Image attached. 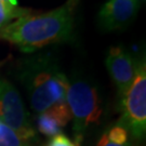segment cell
<instances>
[{"label": "cell", "instance_id": "30bf717a", "mask_svg": "<svg viewBox=\"0 0 146 146\" xmlns=\"http://www.w3.org/2000/svg\"><path fill=\"white\" fill-rule=\"evenodd\" d=\"M0 146H31V144L22 140L12 129L0 121Z\"/></svg>", "mask_w": 146, "mask_h": 146}, {"label": "cell", "instance_id": "8992f818", "mask_svg": "<svg viewBox=\"0 0 146 146\" xmlns=\"http://www.w3.org/2000/svg\"><path fill=\"white\" fill-rule=\"evenodd\" d=\"M140 0H108L98 14V26L104 33L121 31L135 19Z\"/></svg>", "mask_w": 146, "mask_h": 146}, {"label": "cell", "instance_id": "277c9868", "mask_svg": "<svg viewBox=\"0 0 146 146\" xmlns=\"http://www.w3.org/2000/svg\"><path fill=\"white\" fill-rule=\"evenodd\" d=\"M121 117L118 123L123 125L136 142L144 140L146 132V64L140 58L135 63V76L129 90L120 100Z\"/></svg>", "mask_w": 146, "mask_h": 146}, {"label": "cell", "instance_id": "7a4b0ae2", "mask_svg": "<svg viewBox=\"0 0 146 146\" xmlns=\"http://www.w3.org/2000/svg\"><path fill=\"white\" fill-rule=\"evenodd\" d=\"M77 0L42 14L23 15L0 29V39L31 54L42 48L75 41V7Z\"/></svg>", "mask_w": 146, "mask_h": 146}, {"label": "cell", "instance_id": "4fadbf2b", "mask_svg": "<svg viewBox=\"0 0 146 146\" xmlns=\"http://www.w3.org/2000/svg\"><path fill=\"white\" fill-rule=\"evenodd\" d=\"M96 146H132V144H131V142H128V143L122 144V145L115 144V143H113V142H110V140H108L106 133H103L102 136L100 137V140H99V142H98V145Z\"/></svg>", "mask_w": 146, "mask_h": 146}, {"label": "cell", "instance_id": "7c38bea8", "mask_svg": "<svg viewBox=\"0 0 146 146\" xmlns=\"http://www.w3.org/2000/svg\"><path fill=\"white\" fill-rule=\"evenodd\" d=\"M47 146H77L69 137H67L64 134H58V135L52 137V140L49 142Z\"/></svg>", "mask_w": 146, "mask_h": 146}, {"label": "cell", "instance_id": "ba28073f", "mask_svg": "<svg viewBox=\"0 0 146 146\" xmlns=\"http://www.w3.org/2000/svg\"><path fill=\"white\" fill-rule=\"evenodd\" d=\"M36 125L37 130L42 135L48 136V137H54L61 134V131L63 129V125L60 123V121L51 113H48V111L37 115Z\"/></svg>", "mask_w": 146, "mask_h": 146}, {"label": "cell", "instance_id": "5bb4252c", "mask_svg": "<svg viewBox=\"0 0 146 146\" xmlns=\"http://www.w3.org/2000/svg\"><path fill=\"white\" fill-rule=\"evenodd\" d=\"M0 1L3 2V3H7V5H14V7L17 5V0H0Z\"/></svg>", "mask_w": 146, "mask_h": 146}, {"label": "cell", "instance_id": "5b68a950", "mask_svg": "<svg viewBox=\"0 0 146 146\" xmlns=\"http://www.w3.org/2000/svg\"><path fill=\"white\" fill-rule=\"evenodd\" d=\"M0 121L15 132L22 140L37 141L36 130L16 87L0 76Z\"/></svg>", "mask_w": 146, "mask_h": 146}, {"label": "cell", "instance_id": "52a82bcc", "mask_svg": "<svg viewBox=\"0 0 146 146\" xmlns=\"http://www.w3.org/2000/svg\"><path fill=\"white\" fill-rule=\"evenodd\" d=\"M105 65L121 100L134 79L135 62L131 53L125 48L113 47L106 55Z\"/></svg>", "mask_w": 146, "mask_h": 146}, {"label": "cell", "instance_id": "3957f363", "mask_svg": "<svg viewBox=\"0 0 146 146\" xmlns=\"http://www.w3.org/2000/svg\"><path fill=\"white\" fill-rule=\"evenodd\" d=\"M66 102L70 119H73L75 144L79 146L89 131L100 123L104 111V102L98 84L80 74L67 77Z\"/></svg>", "mask_w": 146, "mask_h": 146}, {"label": "cell", "instance_id": "8fae6325", "mask_svg": "<svg viewBox=\"0 0 146 146\" xmlns=\"http://www.w3.org/2000/svg\"><path fill=\"white\" fill-rule=\"evenodd\" d=\"M105 133L108 137V140L115 144L122 145V144L130 142L129 141V133H128L127 129L118 122L113 125L111 128H110Z\"/></svg>", "mask_w": 146, "mask_h": 146}, {"label": "cell", "instance_id": "6da1fadb", "mask_svg": "<svg viewBox=\"0 0 146 146\" xmlns=\"http://www.w3.org/2000/svg\"><path fill=\"white\" fill-rule=\"evenodd\" d=\"M14 76L36 114L51 113L63 128L70 121L66 102L67 76L52 52H34L16 63Z\"/></svg>", "mask_w": 146, "mask_h": 146}, {"label": "cell", "instance_id": "9c48e42d", "mask_svg": "<svg viewBox=\"0 0 146 146\" xmlns=\"http://www.w3.org/2000/svg\"><path fill=\"white\" fill-rule=\"evenodd\" d=\"M29 11L19 8V5H10L0 1V29L10 24L13 20H16L23 15H26Z\"/></svg>", "mask_w": 146, "mask_h": 146}]
</instances>
